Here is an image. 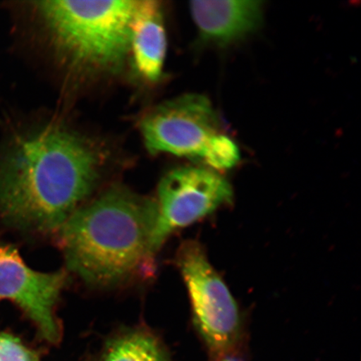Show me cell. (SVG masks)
<instances>
[{
	"mask_svg": "<svg viewBox=\"0 0 361 361\" xmlns=\"http://www.w3.org/2000/svg\"><path fill=\"white\" fill-rule=\"evenodd\" d=\"M100 159L80 135L45 128L0 154V216L32 233L58 232L93 190Z\"/></svg>",
	"mask_w": 361,
	"mask_h": 361,
	"instance_id": "6da1fadb",
	"label": "cell"
},
{
	"mask_svg": "<svg viewBox=\"0 0 361 361\" xmlns=\"http://www.w3.org/2000/svg\"><path fill=\"white\" fill-rule=\"evenodd\" d=\"M156 201L114 188L76 209L58 230L68 269L94 286L152 274Z\"/></svg>",
	"mask_w": 361,
	"mask_h": 361,
	"instance_id": "7a4b0ae2",
	"label": "cell"
},
{
	"mask_svg": "<svg viewBox=\"0 0 361 361\" xmlns=\"http://www.w3.org/2000/svg\"><path fill=\"white\" fill-rule=\"evenodd\" d=\"M56 51L80 71H111L130 54L137 1L36 2Z\"/></svg>",
	"mask_w": 361,
	"mask_h": 361,
	"instance_id": "3957f363",
	"label": "cell"
},
{
	"mask_svg": "<svg viewBox=\"0 0 361 361\" xmlns=\"http://www.w3.org/2000/svg\"><path fill=\"white\" fill-rule=\"evenodd\" d=\"M147 150L203 162L213 170L233 168L240 160L235 143L222 132L220 120L204 96L188 94L161 104L141 123Z\"/></svg>",
	"mask_w": 361,
	"mask_h": 361,
	"instance_id": "277c9868",
	"label": "cell"
},
{
	"mask_svg": "<svg viewBox=\"0 0 361 361\" xmlns=\"http://www.w3.org/2000/svg\"><path fill=\"white\" fill-rule=\"evenodd\" d=\"M178 264L190 298L193 320L212 361L237 360L242 320L235 300L200 243H185Z\"/></svg>",
	"mask_w": 361,
	"mask_h": 361,
	"instance_id": "5b68a950",
	"label": "cell"
},
{
	"mask_svg": "<svg viewBox=\"0 0 361 361\" xmlns=\"http://www.w3.org/2000/svg\"><path fill=\"white\" fill-rule=\"evenodd\" d=\"M228 180L218 171L183 166L166 174L158 188L157 220L152 235L156 252L176 230L187 227L232 202Z\"/></svg>",
	"mask_w": 361,
	"mask_h": 361,
	"instance_id": "8992f818",
	"label": "cell"
},
{
	"mask_svg": "<svg viewBox=\"0 0 361 361\" xmlns=\"http://www.w3.org/2000/svg\"><path fill=\"white\" fill-rule=\"evenodd\" d=\"M66 282L64 271L44 274L25 264L19 252L0 243V301L13 302L32 320L40 337L51 344L61 341L55 307Z\"/></svg>",
	"mask_w": 361,
	"mask_h": 361,
	"instance_id": "52a82bcc",
	"label": "cell"
},
{
	"mask_svg": "<svg viewBox=\"0 0 361 361\" xmlns=\"http://www.w3.org/2000/svg\"><path fill=\"white\" fill-rule=\"evenodd\" d=\"M190 11L202 39L219 45L254 33L263 21L260 1H192Z\"/></svg>",
	"mask_w": 361,
	"mask_h": 361,
	"instance_id": "ba28073f",
	"label": "cell"
},
{
	"mask_svg": "<svg viewBox=\"0 0 361 361\" xmlns=\"http://www.w3.org/2000/svg\"><path fill=\"white\" fill-rule=\"evenodd\" d=\"M134 67L148 82L159 80L166 54L161 7L157 1H137L130 31Z\"/></svg>",
	"mask_w": 361,
	"mask_h": 361,
	"instance_id": "9c48e42d",
	"label": "cell"
},
{
	"mask_svg": "<svg viewBox=\"0 0 361 361\" xmlns=\"http://www.w3.org/2000/svg\"><path fill=\"white\" fill-rule=\"evenodd\" d=\"M97 361H171L161 343L142 329L126 331L107 343Z\"/></svg>",
	"mask_w": 361,
	"mask_h": 361,
	"instance_id": "30bf717a",
	"label": "cell"
},
{
	"mask_svg": "<svg viewBox=\"0 0 361 361\" xmlns=\"http://www.w3.org/2000/svg\"><path fill=\"white\" fill-rule=\"evenodd\" d=\"M0 361H39L20 338L0 331Z\"/></svg>",
	"mask_w": 361,
	"mask_h": 361,
	"instance_id": "8fae6325",
	"label": "cell"
}]
</instances>
